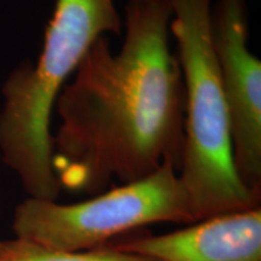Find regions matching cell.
I'll return each mask as SVG.
<instances>
[{
  "mask_svg": "<svg viewBox=\"0 0 261 261\" xmlns=\"http://www.w3.org/2000/svg\"><path fill=\"white\" fill-rule=\"evenodd\" d=\"M195 223L177 168L120 184L75 203L28 197L14 212L15 237L68 252L96 249L146 225Z\"/></svg>",
  "mask_w": 261,
  "mask_h": 261,
  "instance_id": "obj_4",
  "label": "cell"
},
{
  "mask_svg": "<svg viewBox=\"0 0 261 261\" xmlns=\"http://www.w3.org/2000/svg\"><path fill=\"white\" fill-rule=\"evenodd\" d=\"M154 261H261V207L112 246Z\"/></svg>",
  "mask_w": 261,
  "mask_h": 261,
  "instance_id": "obj_6",
  "label": "cell"
},
{
  "mask_svg": "<svg viewBox=\"0 0 261 261\" xmlns=\"http://www.w3.org/2000/svg\"><path fill=\"white\" fill-rule=\"evenodd\" d=\"M171 35L185 91L178 177L195 221L260 207L238 175L230 116L211 37L213 0H172Z\"/></svg>",
  "mask_w": 261,
  "mask_h": 261,
  "instance_id": "obj_3",
  "label": "cell"
},
{
  "mask_svg": "<svg viewBox=\"0 0 261 261\" xmlns=\"http://www.w3.org/2000/svg\"><path fill=\"white\" fill-rule=\"evenodd\" d=\"M0 261H154L138 254L127 253L112 246L68 252L34 242L12 238L0 241Z\"/></svg>",
  "mask_w": 261,
  "mask_h": 261,
  "instance_id": "obj_7",
  "label": "cell"
},
{
  "mask_svg": "<svg viewBox=\"0 0 261 261\" xmlns=\"http://www.w3.org/2000/svg\"><path fill=\"white\" fill-rule=\"evenodd\" d=\"M130 2H165V3H171L172 0H130Z\"/></svg>",
  "mask_w": 261,
  "mask_h": 261,
  "instance_id": "obj_8",
  "label": "cell"
},
{
  "mask_svg": "<svg viewBox=\"0 0 261 261\" xmlns=\"http://www.w3.org/2000/svg\"><path fill=\"white\" fill-rule=\"evenodd\" d=\"M121 27L114 0H57L38 60L19 65L3 85L0 152L29 197L58 200L52 113L94 42Z\"/></svg>",
  "mask_w": 261,
  "mask_h": 261,
  "instance_id": "obj_2",
  "label": "cell"
},
{
  "mask_svg": "<svg viewBox=\"0 0 261 261\" xmlns=\"http://www.w3.org/2000/svg\"><path fill=\"white\" fill-rule=\"evenodd\" d=\"M172 17V3L128 0L120 50L99 38L64 86L52 135L62 189L93 196L113 180H139L165 165L179 169L185 91Z\"/></svg>",
  "mask_w": 261,
  "mask_h": 261,
  "instance_id": "obj_1",
  "label": "cell"
},
{
  "mask_svg": "<svg viewBox=\"0 0 261 261\" xmlns=\"http://www.w3.org/2000/svg\"><path fill=\"white\" fill-rule=\"evenodd\" d=\"M211 37L230 116L234 166L243 184L261 196V62L248 46L246 0L212 5Z\"/></svg>",
  "mask_w": 261,
  "mask_h": 261,
  "instance_id": "obj_5",
  "label": "cell"
}]
</instances>
